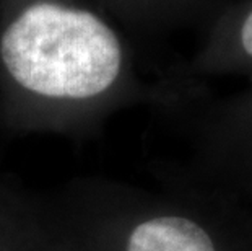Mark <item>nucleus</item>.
<instances>
[{"instance_id":"nucleus-3","label":"nucleus","mask_w":252,"mask_h":251,"mask_svg":"<svg viewBox=\"0 0 252 251\" xmlns=\"http://www.w3.org/2000/svg\"><path fill=\"white\" fill-rule=\"evenodd\" d=\"M241 41H243L244 51L252 57V12L248 15L243 30H241Z\"/></svg>"},{"instance_id":"nucleus-2","label":"nucleus","mask_w":252,"mask_h":251,"mask_svg":"<svg viewBox=\"0 0 252 251\" xmlns=\"http://www.w3.org/2000/svg\"><path fill=\"white\" fill-rule=\"evenodd\" d=\"M127 251H217L212 237L197 222L181 215L145 220L128 237Z\"/></svg>"},{"instance_id":"nucleus-1","label":"nucleus","mask_w":252,"mask_h":251,"mask_svg":"<svg viewBox=\"0 0 252 251\" xmlns=\"http://www.w3.org/2000/svg\"><path fill=\"white\" fill-rule=\"evenodd\" d=\"M0 56L23 88L61 100H87L106 92L122 61L119 41L104 21L56 3L26 8L5 30Z\"/></svg>"}]
</instances>
